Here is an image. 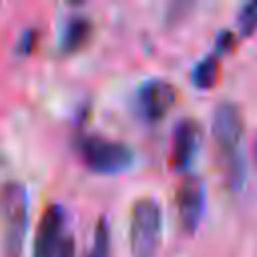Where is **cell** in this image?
<instances>
[{
  "label": "cell",
  "mask_w": 257,
  "mask_h": 257,
  "mask_svg": "<svg viewBox=\"0 0 257 257\" xmlns=\"http://www.w3.org/2000/svg\"><path fill=\"white\" fill-rule=\"evenodd\" d=\"M253 155H255V161H257V137H255V141H253Z\"/></svg>",
  "instance_id": "cell-15"
},
{
  "label": "cell",
  "mask_w": 257,
  "mask_h": 257,
  "mask_svg": "<svg viewBox=\"0 0 257 257\" xmlns=\"http://www.w3.org/2000/svg\"><path fill=\"white\" fill-rule=\"evenodd\" d=\"M110 255V233L106 219H98L86 257H108Z\"/></svg>",
  "instance_id": "cell-11"
},
{
  "label": "cell",
  "mask_w": 257,
  "mask_h": 257,
  "mask_svg": "<svg viewBox=\"0 0 257 257\" xmlns=\"http://www.w3.org/2000/svg\"><path fill=\"white\" fill-rule=\"evenodd\" d=\"M243 114L235 102H219L213 110V139L217 149L227 163V171L231 179H239L243 175V161H239V149L243 143Z\"/></svg>",
  "instance_id": "cell-1"
},
{
  "label": "cell",
  "mask_w": 257,
  "mask_h": 257,
  "mask_svg": "<svg viewBox=\"0 0 257 257\" xmlns=\"http://www.w3.org/2000/svg\"><path fill=\"white\" fill-rule=\"evenodd\" d=\"M177 86L165 78H151L143 82L135 94V106L143 120L159 122L177 102Z\"/></svg>",
  "instance_id": "cell-5"
},
{
  "label": "cell",
  "mask_w": 257,
  "mask_h": 257,
  "mask_svg": "<svg viewBox=\"0 0 257 257\" xmlns=\"http://www.w3.org/2000/svg\"><path fill=\"white\" fill-rule=\"evenodd\" d=\"M201 145V126L193 118H181L171 135V163L177 171H185Z\"/></svg>",
  "instance_id": "cell-8"
},
{
  "label": "cell",
  "mask_w": 257,
  "mask_h": 257,
  "mask_svg": "<svg viewBox=\"0 0 257 257\" xmlns=\"http://www.w3.org/2000/svg\"><path fill=\"white\" fill-rule=\"evenodd\" d=\"M4 219V251L6 257H18L28 225V195L20 183H6L0 193Z\"/></svg>",
  "instance_id": "cell-4"
},
{
  "label": "cell",
  "mask_w": 257,
  "mask_h": 257,
  "mask_svg": "<svg viewBox=\"0 0 257 257\" xmlns=\"http://www.w3.org/2000/svg\"><path fill=\"white\" fill-rule=\"evenodd\" d=\"M34 40H36V32H34V30H26V32L22 34L20 42H18V50H20V52H28V50H32Z\"/></svg>",
  "instance_id": "cell-13"
},
{
  "label": "cell",
  "mask_w": 257,
  "mask_h": 257,
  "mask_svg": "<svg viewBox=\"0 0 257 257\" xmlns=\"http://www.w3.org/2000/svg\"><path fill=\"white\" fill-rule=\"evenodd\" d=\"M177 209L181 227L187 233H195L205 213V185L197 175H189L177 189Z\"/></svg>",
  "instance_id": "cell-6"
},
{
  "label": "cell",
  "mask_w": 257,
  "mask_h": 257,
  "mask_svg": "<svg viewBox=\"0 0 257 257\" xmlns=\"http://www.w3.org/2000/svg\"><path fill=\"white\" fill-rule=\"evenodd\" d=\"M163 235V211L153 197H141L131 207L128 245L133 257H155Z\"/></svg>",
  "instance_id": "cell-2"
},
{
  "label": "cell",
  "mask_w": 257,
  "mask_h": 257,
  "mask_svg": "<svg viewBox=\"0 0 257 257\" xmlns=\"http://www.w3.org/2000/svg\"><path fill=\"white\" fill-rule=\"evenodd\" d=\"M62 229H64V209L60 205H48L34 233L32 257H54L64 239Z\"/></svg>",
  "instance_id": "cell-7"
},
{
  "label": "cell",
  "mask_w": 257,
  "mask_h": 257,
  "mask_svg": "<svg viewBox=\"0 0 257 257\" xmlns=\"http://www.w3.org/2000/svg\"><path fill=\"white\" fill-rule=\"evenodd\" d=\"M237 28L243 36H249L257 30V0L243 4L237 12Z\"/></svg>",
  "instance_id": "cell-12"
},
{
  "label": "cell",
  "mask_w": 257,
  "mask_h": 257,
  "mask_svg": "<svg viewBox=\"0 0 257 257\" xmlns=\"http://www.w3.org/2000/svg\"><path fill=\"white\" fill-rule=\"evenodd\" d=\"M54 257H74V241L72 237H64Z\"/></svg>",
  "instance_id": "cell-14"
},
{
  "label": "cell",
  "mask_w": 257,
  "mask_h": 257,
  "mask_svg": "<svg viewBox=\"0 0 257 257\" xmlns=\"http://www.w3.org/2000/svg\"><path fill=\"white\" fill-rule=\"evenodd\" d=\"M219 78V60L217 56H205L201 58L191 72V82L197 88H211Z\"/></svg>",
  "instance_id": "cell-10"
},
{
  "label": "cell",
  "mask_w": 257,
  "mask_h": 257,
  "mask_svg": "<svg viewBox=\"0 0 257 257\" xmlns=\"http://www.w3.org/2000/svg\"><path fill=\"white\" fill-rule=\"evenodd\" d=\"M90 34H92V22L82 14H74L66 20L62 28L60 48L64 52H76L88 42Z\"/></svg>",
  "instance_id": "cell-9"
},
{
  "label": "cell",
  "mask_w": 257,
  "mask_h": 257,
  "mask_svg": "<svg viewBox=\"0 0 257 257\" xmlns=\"http://www.w3.org/2000/svg\"><path fill=\"white\" fill-rule=\"evenodd\" d=\"M76 149L82 163L92 173H98V175H118L126 171L135 161L131 147L100 135L80 137L76 141Z\"/></svg>",
  "instance_id": "cell-3"
}]
</instances>
